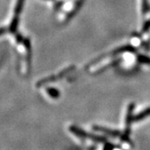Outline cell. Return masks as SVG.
<instances>
[{
    "instance_id": "cell-4",
    "label": "cell",
    "mask_w": 150,
    "mask_h": 150,
    "mask_svg": "<svg viewBox=\"0 0 150 150\" xmlns=\"http://www.w3.org/2000/svg\"><path fill=\"white\" fill-rule=\"evenodd\" d=\"M48 93H49V94H51V96L53 97H57L58 96V91L57 90H55V89H50V90H48Z\"/></svg>"
},
{
    "instance_id": "cell-1",
    "label": "cell",
    "mask_w": 150,
    "mask_h": 150,
    "mask_svg": "<svg viewBox=\"0 0 150 150\" xmlns=\"http://www.w3.org/2000/svg\"><path fill=\"white\" fill-rule=\"evenodd\" d=\"M69 131H71L73 134L78 136V137H80V138H83V139H91L93 141H96V142H104L105 139H103L100 136H97V135H93V134H90L88 133H87L85 131H83L82 129H79L78 127H75V126H71L69 127Z\"/></svg>"
},
{
    "instance_id": "cell-3",
    "label": "cell",
    "mask_w": 150,
    "mask_h": 150,
    "mask_svg": "<svg viewBox=\"0 0 150 150\" xmlns=\"http://www.w3.org/2000/svg\"><path fill=\"white\" fill-rule=\"evenodd\" d=\"M149 116H150V108H146L144 111H142L139 114H137L136 116L133 117V122H139V121H141L144 118H148Z\"/></svg>"
},
{
    "instance_id": "cell-2",
    "label": "cell",
    "mask_w": 150,
    "mask_h": 150,
    "mask_svg": "<svg viewBox=\"0 0 150 150\" xmlns=\"http://www.w3.org/2000/svg\"><path fill=\"white\" fill-rule=\"evenodd\" d=\"M94 130L96 131H99V132H102L103 134H107L110 136H112V137H117L118 136L120 133L118 131H116V130H112V129H105L103 127H94L93 128Z\"/></svg>"
}]
</instances>
